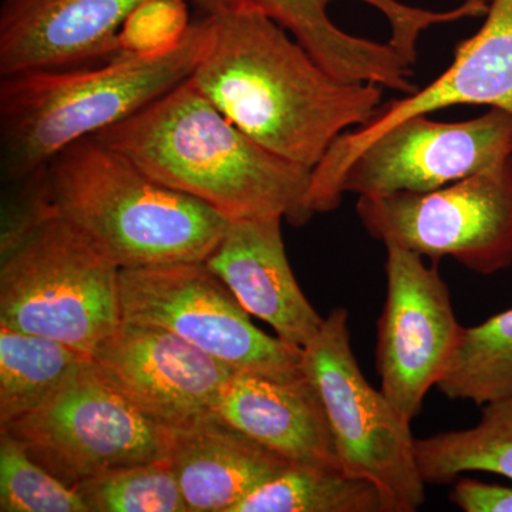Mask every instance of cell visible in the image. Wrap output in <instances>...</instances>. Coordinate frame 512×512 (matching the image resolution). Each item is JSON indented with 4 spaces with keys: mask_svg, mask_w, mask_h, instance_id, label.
I'll return each mask as SVG.
<instances>
[{
    "mask_svg": "<svg viewBox=\"0 0 512 512\" xmlns=\"http://www.w3.org/2000/svg\"><path fill=\"white\" fill-rule=\"evenodd\" d=\"M93 137L229 221L279 215L299 227L315 215L308 200L312 170L259 146L191 77Z\"/></svg>",
    "mask_w": 512,
    "mask_h": 512,
    "instance_id": "2",
    "label": "cell"
},
{
    "mask_svg": "<svg viewBox=\"0 0 512 512\" xmlns=\"http://www.w3.org/2000/svg\"><path fill=\"white\" fill-rule=\"evenodd\" d=\"M160 2L197 0H3L0 76L110 59L134 16Z\"/></svg>",
    "mask_w": 512,
    "mask_h": 512,
    "instance_id": "14",
    "label": "cell"
},
{
    "mask_svg": "<svg viewBox=\"0 0 512 512\" xmlns=\"http://www.w3.org/2000/svg\"><path fill=\"white\" fill-rule=\"evenodd\" d=\"M33 460L63 483L170 456L171 431L146 419L109 386L93 365L83 366L42 407L2 427Z\"/></svg>",
    "mask_w": 512,
    "mask_h": 512,
    "instance_id": "9",
    "label": "cell"
},
{
    "mask_svg": "<svg viewBox=\"0 0 512 512\" xmlns=\"http://www.w3.org/2000/svg\"><path fill=\"white\" fill-rule=\"evenodd\" d=\"M92 359L104 382L168 431L214 416L235 373L170 330L123 320Z\"/></svg>",
    "mask_w": 512,
    "mask_h": 512,
    "instance_id": "13",
    "label": "cell"
},
{
    "mask_svg": "<svg viewBox=\"0 0 512 512\" xmlns=\"http://www.w3.org/2000/svg\"><path fill=\"white\" fill-rule=\"evenodd\" d=\"M279 215L229 221L205 264L237 296L249 315L264 320L296 349L315 339L325 318L308 301L286 255Z\"/></svg>",
    "mask_w": 512,
    "mask_h": 512,
    "instance_id": "15",
    "label": "cell"
},
{
    "mask_svg": "<svg viewBox=\"0 0 512 512\" xmlns=\"http://www.w3.org/2000/svg\"><path fill=\"white\" fill-rule=\"evenodd\" d=\"M302 367L318 387L340 464L372 481L386 512H414L426 498L410 423L367 382L350 339L349 312L333 309L302 349Z\"/></svg>",
    "mask_w": 512,
    "mask_h": 512,
    "instance_id": "6",
    "label": "cell"
},
{
    "mask_svg": "<svg viewBox=\"0 0 512 512\" xmlns=\"http://www.w3.org/2000/svg\"><path fill=\"white\" fill-rule=\"evenodd\" d=\"M436 387L447 399L481 407L512 396V308L464 330Z\"/></svg>",
    "mask_w": 512,
    "mask_h": 512,
    "instance_id": "22",
    "label": "cell"
},
{
    "mask_svg": "<svg viewBox=\"0 0 512 512\" xmlns=\"http://www.w3.org/2000/svg\"><path fill=\"white\" fill-rule=\"evenodd\" d=\"M356 214L384 247L497 274L512 266V157L440 190L359 197Z\"/></svg>",
    "mask_w": 512,
    "mask_h": 512,
    "instance_id": "8",
    "label": "cell"
},
{
    "mask_svg": "<svg viewBox=\"0 0 512 512\" xmlns=\"http://www.w3.org/2000/svg\"><path fill=\"white\" fill-rule=\"evenodd\" d=\"M512 157V116L488 109L446 123L430 114L407 117L357 148L340 168L336 190L357 197L430 192Z\"/></svg>",
    "mask_w": 512,
    "mask_h": 512,
    "instance_id": "10",
    "label": "cell"
},
{
    "mask_svg": "<svg viewBox=\"0 0 512 512\" xmlns=\"http://www.w3.org/2000/svg\"><path fill=\"white\" fill-rule=\"evenodd\" d=\"M421 477L454 483L464 473H491L512 481V396L485 404L476 426L416 439Z\"/></svg>",
    "mask_w": 512,
    "mask_h": 512,
    "instance_id": "20",
    "label": "cell"
},
{
    "mask_svg": "<svg viewBox=\"0 0 512 512\" xmlns=\"http://www.w3.org/2000/svg\"><path fill=\"white\" fill-rule=\"evenodd\" d=\"M74 488L90 512H188L168 458L117 468Z\"/></svg>",
    "mask_w": 512,
    "mask_h": 512,
    "instance_id": "23",
    "label": "cell"
},
{
    "mask_svg": "<svg viewBox=\"0 0 512 512\" xmlns=\"http://www.w3.org/2000/svg\"><path fill=\"white\" fill-rule=\"evenodd\" d=\"M3 208L0 322L93 356L121 323L120 268L47 204L39 178Z\"/></svg>",
    "mask_w": 512,
    "mask_h": 512,
    "instance_id": "5",
    "label": "cell"
},
{
    "mask_svg": "<svg viewBox=\"0 0 512 512\" xmlns=\"http://www.w3.org/2000/svg\"><path fill=\"white\" fill-rule=\"evenodd\" d=\"M214 416L292 464H338L335 439L318 387L306 375L235 372Z\"/></svg>",
    "mask_w": 512,
    "mask_h": 512,
    "instance_id": "16",
    "label": "cell"
},
{
    "mask_svg": "<svg viewBox=\"0 0 512 512\" xmlns=\"http://www.w3.org/2000/svg\"><path fill=\"white\" fill-rule=\"evenodd\" d=\"M208 32L204 16L165 45L123 49L99 66L2 76L3 184L28 183L64 148L127 120L190 79Z\"/></svg>",
    "mask_w": 512,
    "mask_h": 512,
    "instance_id": "3",
    "label": "cell"
},
{
    "mask_svg": "<svg viewBox=\"0 0 512 512\" xmlns=\"http://www.w3.org/2000/svg\"><path fill=\"white\" fill-rule=\"evenodd\" d=\"M338 0H197L204 12L220 9H251L274 19L333 76L346 82L372 79L384 59V47L376 40L350 35L329 15ZM382 13L389 28L400 30L410 25L414 6L402 0H357Z\"/></svg>",
    "mask_w": 512,
    "mask_h": 512,
    "instance_id": "18",
    "label": "cell"
},
{
    "mask_svg": "<svg viewBox=\"0 0 512 512\" xmlns=\"http://www.w3.org/2000/svg\"><path fill=\"white\" fill-rule=\"evenodd\" d=\"M39 184L50 208L120 269L204 262L229 224L96 137L64 148L39 174Z\"/></svg>",
    "mask_w": 512,
    "mask_h": 512,
    "instance_id": "4",
    "label": "cell"
},
{
    "mask_svg": "<svg viewBox=\"0 0 512 512\" xmlns=\"http://www.w3.org/2000/svg\"><path fill=\"white\" fill-rule=\"evenodd\" d=\"M208 42L191 80L247 136L313 170L346 131L365 126L383 87L320 66L274 19L251 9L205 12Z\"/></svg>",
    "mask_w": 512,
    "mask_h": 512,
    "instance_id": "1",
    "label": "cell"
},
{
    "mask_svg": "<svg viewBox=\"0 0 512 512\" xmlns=\"http://www.w3.org/2000/svg\"><path fill=\"white\" fill-rule=\"evenodd\" d=\"M0 511L90 512L72 485L30 457L25 446L0 431Z\"/></svg>",
    "mask_w": 512,
    "mask_h": 512,
    "instance_id": "24",
    "label": "cell"
},
{
    "mask_svg": "<svg viewBox=\"0 0 512 512\" xmlns=\"http://www.w3.org/2000/svg\"><path fill=\"white\" fill-rule=\"evenodd\" d=\"M450 501L464 512H512V487L460 477Z\"/></svg>",
    "mask_w": 512,
    "mask_h": 512,
    "instance_id": "25",
    "label": "cell"
},
{
    "mask_svg": "<svg viewBox=\"0 0 512 512\" xmlns=\"http://www.w3.org/2000/svg\"><path fill=\"white\" fill-rule=\"evenodd\" d=\"M387 293L377 332L380 390L412 421L463 339L450 289L436 262L386 245Z\"/></svg>",
    "mask_w": 512,
    "mask_h": 512,
    "instance_id": "11",
    "label": "cell"
},
{
    "mask_svg": "<svg viewBox=\"0 0 512 512\" xmlns=\"http://www.w3.org/2000/svg\"><path fill=\"white\" fill-rule=\"evenodd\" d=\"M123 322L170 330L235 372L301 375L302 350L256 328L249 313L205 262L120 269Z\"/></svg>",
    "mask_w": 512,
    "mask_h": 512,
    "instance_id": "7",
    "label": "cell"
},
{
    "mask_svg": "<svg viewBox=\"0 0 512 512\" xmlns=\"http://www.w3.org/2000/svg\"><path fill=\"white\" fill-rule=\"evenodd\" d=\"M235 512H386L375 483L338 464H291Z\"/></svg>",
    "mask_w": 512,
    "mask_h": 512,
    "instance_id": "21",
    "label": "cell"
},
{
    "mask_svg": "<svg viewBox=\"0 0 512 512\" xmlns=\"http://www.w3.org/2000/svg\"><path fill=\"white\" fill-rule=\"evenodd\" d=\"M92 356L0 322V429L49 402Z\"/></svg>",
    "mask_w": 512,
    "mask_h": 512,
    "instance_id": "19",
    "label": "cell"
},
{
    "mask_svg": "<svg viewBox=\"0 0 512 512\" xmlns=\"http://www.w3.org/2000/svg\"><path fill=\"white\" fill-rule=\"evenodd\" d=\"M483 26L454 49L453 62L436 80L412 94L380 104L365 126L336 138L312 170L309 197L322 211L342 202L340 168L367 141L416 114L456 106H487L512 116V0H490Z\"/></svg>",
    "mask_w": 512,
    "mask_h": 512,
    "instance_id": "12",
    "label": "cell"
},
{
    "mask_svg": "<svg viewBox=\"0 0 512 512\" xmlns=\"http://www.w3.org/2000/svg\"><path fill=\"white\" fill-rule=\"evenodd\" d=\"M168 460L188 512H235L292 464L215 416L171 431Z\"/></svg>",
    "mask_w": 512,
    "mask_h": 512,
    "instance_id": "17",
    "label": "cell"
}]
</instances>
